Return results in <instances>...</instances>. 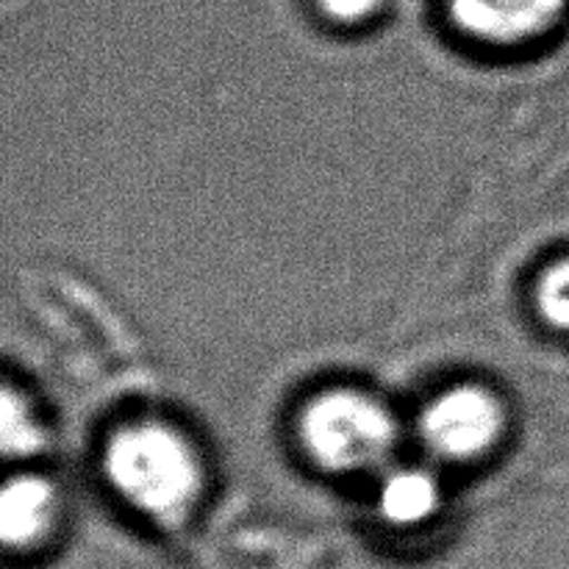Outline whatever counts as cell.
<instances>
[{"label": "cell", "instance_id": "6", "mask_svg": "<svg viewBox=\"0 0 569 569\" xmlns=\"http://www.w3.org/2000/svg\"><path fill=\"white\" fill-rule=\"evenodd\" d=\"M439 503V487L431 472L403 467L381 487V515L395 526H415L428 520Z\"/></svg>", "mask_w": 569, "mask_h": 569}, {"label": "cell", "instance_id": "8", "mask_svg": "<svg viewBox=\"0 0 569 569\" xmlns=\"http://www.w3.org/2000/svg\"><path fill=\"white\" fill-rule=\"evenodd\" d=\"M537 306L550 326L569 331V259L545 272L537 289Z\"/></svg>", "mask_w": 569, "mask_h": 569}, {"label": "cell", "instance_id": "2", "mask_svg": "<svg viewBox=\"0 0 569 569\" xmlns=\"http://www.w3.org/2000/svg\"><path fill=\"white\" fill-rule=\"evenodd\" d=\"M306 453L331 472L381 467L398 442V422L381 400L356 389H328L306 403L298 422Z\"/></svg>", "mask_w": 569, "mask_h": 569}, {"label": "cell", "instance_id": "9", "mask_svg": "<svg viewBox=\"0 0 569 569\" xmlns=\"http://www.w3.org/2000/svg\"><path fill=\"white\" fill-rule=\"evenodd\" d=\"M322 6H326V11L331 17L350 22L370 14V11L378 6V0H322Z\"/></svg>", "mask_w": 569, "mask_h": 569}, {"label": "cell", "instance_id": "7", "mask_svg": "<svg viewBox=\"0 0 569 569\" xmlns=\"http://www.w3.org/2000/svg\"><path fill=\"white\" fill-rule=\"evenodd\" d=\"M0 439H3V453L9 459H31V456L42 453L44 442V428L37 411L31 409L22 395L14 389L6 387L3 392V415H0Z\"/></svg>", "mask_w": 569, "mask_h": 569}, {"label": "cell", "instance_id": "5", "mask_svg": "<svg viewBox=\"0 0 569 569\" xmlns=\"http://www.w3.org/2000/svg\"><path fill=\"white\" fill-rule=\"evenodd\" d=\"M56 489L42 476H17L0 495V533L9 548H31L53 526Z\"/></svg>", "mask_w": 569, "mask_h": 569}, {"label": "cell", "instance_id": "3", "mask_svg": "<svg viewBox=\"0 0 569 569\" xmlns=\"http://www.w3.org/2000/svg\"><path fill=\"white\" fill-rule=\"evenodd\" d=\"M506 428L503 403L489 389L465 383L433 398L420 417V433L431 453L470 461L495 448Z\"/></svg>", "mask_w": 569, "mask_h": 569}, {"label": "cell", "instance_id": "1", "mask_svg": "<svg viewBox=\"0 0 569 569\" xmlns=\"http://www.w3.org/2000/svg\"><path fill=\"white\" fill-rule=\"evenodd\" d=\"M103 470L122 500L153 517L181 515L200 489V459L192 442L164 422H131L114 431L106 445Z\"/></svg>", "mask_w": 569, "mask_h": 569}, {"label": "cell", "instance_id": "4", "mask_svg": "<svg viewBox=\"0 0 569 569\" xmlns=\"http://www.w3.org/2000/svg\"><path fill=\"white\" fill-rule=\"evenodd\" d=\"M565 0H453V17L467 33L487 42H522L559 17Z\"/></svg>", "mask_w": 569, "mask_h": 569}]
</instances>
